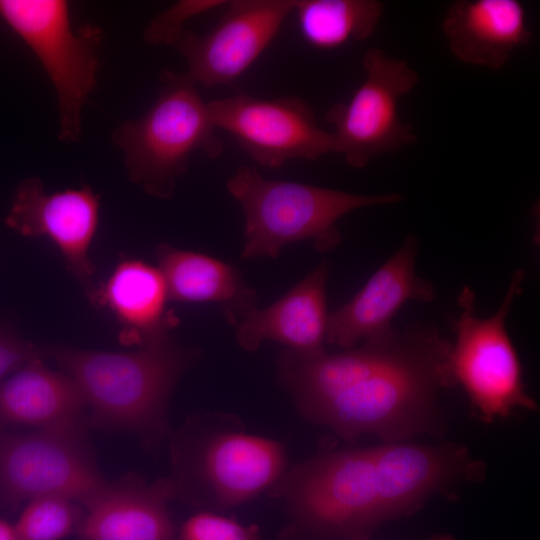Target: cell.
<instances>
[{
	"instance_id": "11",
	"label": "cell",
	"mask_w": 540,
	"mask_h": 540,
	"mask_svg": "<svg viewBox=\"0 0 540 540\" xmlns=\"http://www.w3.org/2000/svg\"><path fill=\"white\" fill-rule=\"evenodd\" d=\"M216 129L229 133L257 164L278 168L291 159L314 161L333 152V136L312 107L296 96L262 99L246 93L208 102Z\"/></svg>"
},
{
	"instance_id": "21",
	"label": "cell",
	"mask_w": 540,
	"mask_h": 540,
	"mask_svg": "<svg viewBox=\"0 0 540 540\" xmlns=\"http://www.w3.org/2000/svg\"><path fill=\"white\" fill-rule=\"evenodd\" d=\"M168 297L179 302L220 303L232 324L255 308V292L232 266L210 256L174 248L157 250Z\"/></svg>"
},
{
	"instance_id": "24",
	"label": "cell",
	"mask_w": 540,
	"mask_h": 540,
	"mask_svg": "<svg viewBox=\"0 0 540 540\" xmlns=\"http://www.w3.org/2000/svg\"><path fill=\"white\" fill-rule=\"evenodd\" d=\"M177 540H263L259 527L211 511H199L177 529Z\"/></svg>"
},
{
	"instance_id": "25",
	"label": "cell",
	"mask_w": 540,
	"mask_h": 540,
	"mask_svg": "<svg viewBox=\"0 0 540 540\" xmlns=\"http://www.w3.org/2000/svg\"><path fill=\"white\" fill-rule=\"evenodd\" d=\"M224 0H181L157 14L144 30L149 45H173L190 18L226 5Z\"/></svg>"
},
{
	"instance_id": "19",
	"label": "cell",
	"mask_w": 540,
	"mask_h": 540,
	"mask_svg": "<svg viewBox=\"0 0 540 540\" xmlns=\"http://www.w3.org/2000/svg\"><path fill=\"white\" fill-rule=\"evenodd\" d=\"M328 274L323 262L270 306L248 311L236 324L238 344L247 351H255L266 340L301 353L324 350Z\"/></svg>"
},
{
	"instance_id": "8",
	"label": "cell",
	"mask_w": 540,
	"mask_h": 540,
	"mask_svg": "<svg viewBox=\"0 0 540 540\" xmlns=\"http://www.w3.org/2000/svg\"><path fill=\"white\" fill-rule=\"evenodd\" d=\"M63 0H0L3 20L40 61L57 94L59 139L76 142L82 133V110L96 85L99 27L71 25Z\"/></svg>"
},
{
	"instance_id": "15",
	"label": "cell",
	"mask_w": 540,
	"mask_h": 540,
	"mask_svg": "<svg viewBox=\"0 0 540 540\" xmlns=\"http://www.w3.org/2000/svg\"><path fill=\"white\" fill-rule=\"evenodd\" d=\"M416 237L407 236L397 251L345 305L328 316L325 342L343 350L392 328L391 320L408 301L431 302L433 284L415 271Z\"/></svg>"
},
{
	"instance_id": "5",
	"label": "cell",
	"mask_w": 540,
	"mask_h": 540,
	"mask_svg": "<svg viewBox=\"0 0 540 540\" xmlns=\"http://www.w3.org/2000/svg\"><path fill=\"white\" fill-rule=\"evenodd\" d=\"M227 190L245 218L244 259L278 257L290 243L312 240L321 252L341 241L337 221L363 207L401 202L398 193L353 194L298 182L267 179L251 166H241L227 181Z\"/></svg>"
},
{
	"instance_id": "7",
	"label": "cell",
	"mask_w": 540,
	"mask_h": 540,
	"mask_svg": "<svg viewBox=\"0 0 540 540\" xmlns=\"http://www.w3.org/2000/svg\"><path fill=\"white\" fill-rule=\"evenodd\" d=\"M524 278L523 269L514 272L500 307L487 318L476 315V297L470 287L464 286L457 298L460 312L454 321L449 371L454 386L464 390L474 413L486 424L519 410L538 409L526 389L521 361L506 328Z\"/></svg>"
},
{
	"instance_id": "9",
	"label": "cell",
	"mask_w": 540,
	"mask_h": 540,
	"mask_svg": "<svg viewBox=\"0 0 540 540\" xmlns=\"http://www.w3.org/2000/svg\"><path fill=\"white\" fill-rule=\"evenodd\" d=\"M87 429H0V508L16 512L42 495L65 496L87 507L108 483Z\"/></svg>"
},
{
	"instance_id": "20",
	"label": "cell",
	"mask_w": 540,
	"mask_h": 540,
	"mask_svg": "<svg viewBox=\"0 0 540 540\" xmlns=\"http://www.w3.org/2000/svg\"><path fill=\"white\" fill-rule=\"evenodd\" d=\"M93 304L107 307L121 325L120 340L141 346L168 334L179 320L167 310V287L159 269L123 258L105 283L87 292Z\"/></svg>"
},
{
	"instance_id": "1",
	"label": "cell",
	"mask_w": 540,
	"mask_h": 540,
	"mask_svg": "<svg viewBox=\"0 0 540 540\" xmlns=\"http://www.w3.org/2000/svg\"><path fill=\"white\" fill-rule=\"evenodd\" d=\"M451 344L433 325L392 327L338 353L284 349L278 375L303 418L344 440L441 436Z\"/></svg>"
},
{
	"instance_id": "6",
	"label": "cell",
	"mask_w": 540,
	"mask_h": 540,
	"mask_svg": "<svg viewBox=\"0 0 540 540\" xmlns=\"http://www.w3.org/2000/svg\"><path fill=\"white\" fill-rule=\"evenodd\" d=\"M152 106L138 119L128 120L113 133L122 151L130 180L154 197L171 198L190 156L201 152L220 157L224 144L208 108L187 73L166 69Z\"/></svg>"
},
{
	"instance_id": "18",
	"label": "cell",
	"mask_w": 540,
	"mask_h": 540,
	"mask_svg": "<svg viewBox=\"0 0 540 540\" xmlns=\"http://www.w3.org/2000/svg\"><path fill=\"white\" fill-rule=\"evenodd\" d=\"M88 402L66 372L35 357L0 383V429L89 427Z\"/></svg>"
},
{
	"instance_id": "16",
	"label": "cell",
	"mask_w": 540,
	"mask_h": 540,
	"mask_svg": "<svg viewBox=\"0 0 540 540\" xmlns=\"http://www.w3.org/2000/svg\"><path fill=\"white\" fill-rule=\"evenodd\" d=\"M177 498L171 477L152 483L136 473L108 481L87 507L77 534L82 540H177L169 503Z\"/></svg>"
},
{
	"instance_id": "22",
	"label": "cell",
	"mask_w": 540,
	"mask_h": 540,
	"mask_svg": "<svg viewBox=\"0 0 540 540\" xmlns=\"http://www.w3.org/2000/svg\"><path fill=\"white\" fill-rule=\"evenodd\" d=\"M299 31L311 47L333 50L370 38L384 13L378 0H295Z\"/></svg>"
},
{
	"instance_id": "4",
	"label": "cell",
	"mask_w": 540,
	"mask_h": 540,
	"mask_svg": "<svg viewBox=\"0 0 540 540\" xmlns=\"http://www.w3.org/2000/svg\"><path fill=\"white\" fill-rule=\"evenodd\" d=\"M266 494L285 503L288 522L279 540H354L371 537L387 523L373 446L338 448L324 440Z\"/></svg>"
},
{
	"instance_id": "12",
	"label": "cell",
	"mask_w": 540,
	"mask_h": 540,
	"mask_svg": "<svg viewBox=\"0 0 540 540\" xmlns=\"http://www.w3.org/2000/svg\"><path fill=\"white\" fill-rule=\"evenodd\" d=\"M373 456L387 522L415 514L434 497L455 498L486 475V464L456 442H382Z\"/></svg>"
},
{
	"instance_id": "27",
	"label": "cell",
	"mask_w": 540,
	"mask_h": 540,
	"mask_svg": "<svg viewBox=\"0 0 540 540\" xmlns=\"http://www.w3.org/2000/svg\"><path fill=\"white\" fill-rule=\"evenodd\" d=\"M0 540H19L15 526L0 518Z\"/></svg>"
},
{
	"instance_id": "14",
	"label": "cell",
	"mask_w": 540,
	"mask_h": 540,
	"mask_svg": "<svg viewBox=\"0 0 540 540\" xmlns=\"http://www.w3.org/2000/svg\"><path fill=\"white\" fill-rule=\"evenodd\" d=\"M100 196L90 186L48 194L38 177L16 186L7 227L25 237H46L59 249L67 268L91 291L96 267L88 256L99 221Z\"/></svg>"
},
{
	"instance_id": "2",
	"label": "cell",
	"mask_w": 540,
	"mask_h": 540,
	"mask_svg": "<svg viewBox=\"0 0 540 540\" xmlns=\"http://www.w3.org/2000/svg\"><path fill=\"white\" fill-rule=\"evenodd\" d=\"M80 386L89 427L129 431L148 449L170 438L169 402L181 375L198 357L168 334L132 352L44 349Z\"/></svg>"
},
{
	"instance_id": "3",
	"label": "cell",
	"mask_w": 540,
	"mask_h": 540,
	"mask_svg": "<svg viewBox=\"0 0 540 540\" xmlns=\"http://www.w3.org/2000/svg\"><path fill=\"white\" fill-rule=\"evenodd\" d=\"M176 495L199 511L220 512L247 503L288 469L285 445L248 432L221 411L189 416L170 436Z\"/></svg>"
},
{
	"instance_id": "10",
	"label": "cell",
	"mask_w": 540,
	"mask_h": 540,
	"mask_svg": "<svg viewBox=\"0 0 540 540\" xmlns=\"http://www.w3.org/2000/svg\"><path fill=\"white\" fill-rule=\"evenodd\" d=\"M362 66V84L347 102L336 103L325 115L334 128L333 152L356 169L417 140L412 127L399 115L401 97L419 81L417 71L407 61L388 56L379 48L365 52Z\"/></svg>"
},
{
	"instance_id": "17",
	"label": "cell",
	"mask_w": 540,
	"mask_h": 540,
	"mask_svg": "<svg viewBox=\"0 0 540 540\" xmlns=\"http://www.w3.org/2000/svg\"><path fill=\"white\" fill-rule=\"evenodd\" d=\"M441 30L456 59L490 70L502 69L532 39L525 7L518 0L454 1Z\"/></svg>"
},
{
	"instance_id": "28",
	"label": "cell",
	"mask_w": 540,
	"mask_h": 540,
	"mask_svg": "<svg viewBox=\"0 0 540 540\" xmlns=\"http://www.w3.org/2000/svg\"><path fill=\"white\" fill-rule=\"evenodd\" d=\"M354 540H371V537L358 538ZM425 540H457V538L453 536L452 534L440 533V534L433 535Z\"/></svg>"
},
{
	"instance_id": "26",
	"label": "cell",
	"mask_w": 540,
	"mask_h": 540,
	"mask_svg": "<svg viewBox=\"0 0 540 540\" xmlns=\"http://www.w3.org/2000/svg\"><path fill=\"white\" fill-rule=\"evenodd\" d=\"M44 354L45 350L23 339L14 326L0 316V383L29 360Z\"/></svg>"
},
{
	"instance_id": "23",
	"label": "cell",
	"mask_w": 540,
	"mask_h": 540,
	"mask_svg": "<svg viewBox=\"0 0 540 540\" xmlns=\"http://www.w3.org/2000/svg\"><path fill=\"white\" fill-rule=\"evenodd\" d=\"M84 507L61 495H42L25 503L14 524L19 540H62L77 533Z\"/></svg>"
},
{
	"instance_id": "13",
	"label": "cell",
	"mask_w": 540,
	"mask_h": 540,
	"mask_svg": "<svg viewBox=\"0 0 540 540\" xmlns=\"http://www.w3.org/2000/svg\"><path fill=\"white\" fill-rule=\"evenodd\" d=\"M206 34L184 30L173 46L196 85H231L260 57L293 12L295 0H232Z\"/></svg>"
}]
</instances>
